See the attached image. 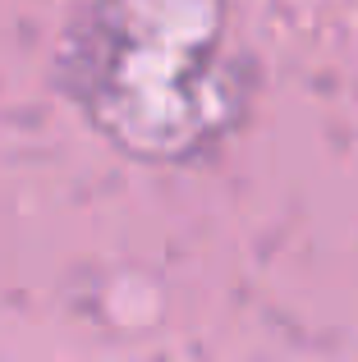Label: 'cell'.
Segmentation results:
<instances>
[{"label":"cell","mask_w":358,"mask_h":362,"mask_svg":"<svg viewBox=\"0 0 358 362\" xmlns=\"http://www.w3.org/2000/svg\"><path fill=\"white\" fill-rule=\"evenodd\" d=\"M143 37L120 51L147 64V74H120L110 83L115 129L156 156H184L239 124L243 69L230 46L225 0H125Z\"/></svg>","instance_id":"cell-1"}]
</instances>
